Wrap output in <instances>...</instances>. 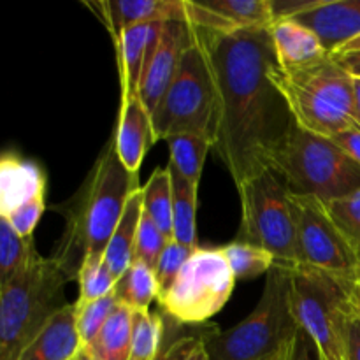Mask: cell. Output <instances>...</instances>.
Segmentation results:
<instances>
[{
  "label": "cell",
  "instance_id": "cell-1",
  "mask_svg": "<svg viewBox=\"0 0 360 360\" xmlns=\"http://www.w3.org/2000/svg\"><path fill=\"white\" fill-rule=\"evenodd\" d=\"M195 30L218 94L213 150L236 188L267 171L294 132L295 120L271 72L278 65L271 28L236 32Z\"/></svg>",
  "mask_w": 360,
  "mask_h": 360
},
{
  "label": "cell",
  "instance_id": "cell-2",
  "mask_svg": "<svg viewBox=\"0 0 360 360\" xmlns=\"http://www.w3.org/2000/svg\"><path fill=\"white\" fill-rule=\"evenodd\" d=\"M139 188V174L122 164L111 136L81 188L55 207L65 218V231L53 257L70 280H77L84 260L104 257L127 202Z\"/></svg>",
  "mask_w": 360,
  "mask_h": 360
},
{
  "label": "cell",
  "instance_id": "cell-3",
  "mask_svg": "<svg viewBox=\"0 0 360 360\" xmlns=\"http://www.w3.org/2000/svg\"><path fill=\"white\" fill-rule=\"evenodd\" d=\"M271 77L287 101L299 129L323 137L359 129L354 77L336 56L330 55L301 69L276 65Z\"/></svg>",
  "mask_w": 360,
  "mask_h": 360
},
{
  "label": "cell",
  "instance_id": "cell-4",
  "mask_svg": "<svg viewBox=\"0 0 360 360\" xmlns=\"http://www.w3.org/2000/svg\"><path fill=\"white\" fill-rule=\"evenodd\" d=\"M69 281L55 257L39 255L23 273L0 285V360H16L49 320L69 306Z\"/></svg>",
  "mask_w": 360,
  "mask_h": 360
},
{
  "label": "cell",
  "instance_id": "cell-5",
  "mask_svg": "<svg viewBox=\"0 0 360 360\" xmlns=\"http://www.w3.org/2000/svg\"><path fill=\"white\" fill-rule=\"evenodd\" d=\"M297 330L290 273L287 266L274 264L255 309L231 329L211 326L204 336V347L211 360H260L280 352Z\"/></svg>",
  "mask_w": 360,
  "mask_h": 360
},
{
  "label": "cell",
  "instance_id": "cell-6",
  "mask_svg": "<svg viewBox=\"0 0 360 360\" xmlns=\"http://www.w3.org/2000/svg\"><path fill=\"white\" fill-rule=\"evenodd\" d=\"M294 195L329 202L360 190V165L333 139L295 127L269 165Z\"/></svg>",
  "mask_w": 360,
  "mask_h": 360
},
{
  "label": "cell",
  "instance_id": "cell-7",
  "mask_svg": "<svg viewBox=\"0 0 360 360\" xmlns=\"http://www.w3.org/2000/svg\"><path fill=\"white\" fill-rule=\"evenodd\" d=\"M192 27V25H190ZM157 141L179 134L217 137L218 94L206 51L192 28V41L183 53L171 86L151 115Z\"/></svg>",
  "mask_w": 360,
  "mask_h": 360
},
{
  "label": "cell",
  "instance_id": "cell-8",
  "mask_svg": "<svg viewBox=\"0 0 360 360\" xmlns=\"http://www.w3.org/2000/svg\"><path fill=\"white\" fill-rule=\"evenodd\" d=\"M241 200L239 241L264 248L280 266H297V227L292 192L274 171L238 186Z\"/></svg>",
  "mask_w": 360,
  "mask_h": 360
},
{
  "label": "cell",
  "instance_id": "cell-9",
  "mask_svg": "<svg viewBox=\"0 0 360 360\" xmlns=\"http://www.w3.org/2000/svg\"><path fill=\"white\" fill-rule=\"evenodd\" d=\"M295 320L319 345L326 360H347L343 320L352 306V287L306 266L288 267Z\"/></svg>",
  "mask_w": 360,
  "mask_h": 360
},
{
  "label": "cell",
  "instance_id": "cell-10",
  "mask_svg": "<svg viewBox=\"0 0 360 360\" xmlns=\"http://www.w3.org/2000/svg\"><path fill=\"white\" fill-rule=\"evenodd\" d=\"M236 276L221 248H197L172 287L157 299L164 315L188 327L206 326L231 299Z\"/></svg>",
  "mask_w": 360,
  "mask_h": 360
},
{
  "label": "cell",
  "instance_id": "cell-11",
  "mask_svg": "<svg viewBox=\"0 0 360 360\" xmlns=\"http://www.w3.org/2000/svg\"><path fill=\"white\" fill-rule=\"evenodd\" d=\"M297 227V266L311 267L354 287L360 278V257L347 241L326 202L292 193Z\"/></svg>",
  "mask_w": 360,
  "mask_h": 360
},
{
  "label": "cell",
  "instance_id": "cell-12",
  "mask_svg": "<svg viewBox=\"0 0 360 360\" xmlns=\"http://www.w3.org/2000/svg\"><path fill=\"white\" fill-rule=\"evenodd\" d=\"M192 41V27L186 20L165 21L157 49L144 67L139 86V97L148 111L153 115L162 97L171 86L183 53Z\"/></svg>",
  "mask_w": 360,
  "mask_h": 360
},
{
  "label": "cell",
  "instance_id": "cell-13",
  "mask_svg": "<svg viewBox=\"0 0 360 360\" xmlns=\"http://www.w3.org/2000/svg\"><path fill=\"white\" fill-rule=\"evenodd\" d=\"M290 20L308 27L323 48L336 55L360 35V0H315Z\"/></svg>",
  "mask_w": 360,
  "mask_h": 360
},
{
  "label": "cell",
  "instance_id": "cell-14",
  "mask_svg": "<svg viewBox=\"0 0 360 360\" xmlns=\"http://www.w3.org/2000/svg\"><path fill=\"white\" fill-rule=\"evenodd\" d=\"M115 146L122 164L130 172H137L151 144L157 143L153 132V118L139 95L122 98L116 129L112 132Z\"/></svg>",
  "mask_w": 360,
  "mask_h": 360
},
{
  "label": "cell",
  "instance_id": "cell-15",
  "mask_svg": "<svg viewBox=\"0 0 360 360\" xmlns=\"http://www.w3.org/2000/svg\"><path fill=\"white\" fill-rule=\"evenodd\" d=\"M88 7L97 11V16L108 27L112 42L118 41L123 32L136 25L186 20L185 0H112L88 4Z\"/></svg>",
  "mask_w": 360,
  "mask_h": 360
},
{
  "label": "cell",
  "instance_id": "cell-16",
  "mask_svg": "<svg viewBox=\"0 0 360 360\" xmlns=\"http://www.w3.org/2000/svg\"><path fill=\"white\" fill-rule=\"evenodd\" d=\"M39 199H46V174L41 165L6 151L0 158V217L7 218Z\"/></svg>",
  "mask_w": 360,
  "mask_h": 360
},
{
  "label": "cell",
  "instance_id": "cell-17",
  "mask_svg": "<svg viewBox=\"0 0 360 360\" xmlns=\"http://www.w3.org/2000/svg\"><path fill=\"white\" fill-rule=\"evenodd\" d=\"M83 348L76 327V306L69 304L49 320L16 360H74Z\"/></svg>",
  "mask_w": 360,
  "mask_h": 360
},
{
  "label": "cell",
  "instance_id": "cell-18",
  "mask_svg": "<svg viewBox=\"0 0 360 360\" xmlns=\"http://www.w3.org/2000/svg\"><path fill=\"white\" fill-rule=\"evenodd\" d=\"M274 53L281 69H301L330 56L320 39L295 20H281L271 27Z\"/></svg>",
  "mask_w": 360,
  "mask_h": 360
},
{
  "label": "cell",
  "instance_id": "cell-19",
  "mask_svg": "<svg viewBox=\"0 0 360 360\" xmlns=\"http://www.w3.org/2000/svg\"><path fill=\"white\" fill-rule=\"evenodd\" d=\"M144 213L143 204V186L134 193L127 202L125 211L112 232L111 239L108 243V248L104 252V260L108 264L112 276L118 280L134 260V252H136V238L139 231L141 218Z\"/></svg>",
  "mask_w": 360,
  "mask_h": 360
},
{
  "label": "cell",
  "instance_id": "cell-20",
  "mask_svg": "<svg viewBox=\"0 0 360 360\" xmlns=\"http://www.w3.org/2000/svg\"><path fill=\"white\" fill-rule=\"evenodd\" d=\"M151 23H141L130 27L115 42L116 55H118L120 81H122V98L139 95L141 79L146 65L148 41H150Z\"/></svg>",
  "mask_w": 360,
  "mask_h": 360
},
{
  "label": "cell",
  "instance_id": "cell-21",
  "mask_svg": "<svg viewBox=\"0 0 360 360\" xmlns=\"http://www.w3.org/2000/svg\"><path fill=\"white\" fill-rule=\"evenodd\" d=\"M172 179V239L181 243L186 248L195 252L197 245V193L199 188L193 186L186 178H183L171 164H169Z\"/></svg>",
  "mask_w": 360,
  "mask_h": 360
},
{
  "label": "cell",
  "instance_id": "cell-22",
  "mask_svg": "<svg viewBox=\"0 0 360 360\" xmlns=\"http://www.w3.org/2000/svg\"><path fill=\"white\" fill-rule=\"evenodd\" d=\"M134 309L120 304L111 313L97 340L86 347L98 360H130Z\"/></svg>",
  "mask_w": 360,
  "mask_h": 360
},
{
  "label": "cell",
  "instance_id": "cell-23",
  "mask_svg": "<svg viewBox=\"0 0 360 360\" xmlns=\"http://www.w3.org/2000/svg\"><path fill=\"white\" fill-rule=\"evenodd\" d=\"M115 295L120 304L132 309L150 308L151 302L160 295L155 271L143 260L134 259L129 269L116 281Z\"/></svg>",
  "mask_w": 360,
  "mask_h": 360
},
{
  "label": "cell",
  "instance_id": "cell-24",
  "mask_svg": "<svg viewBox=\"0 0 360 360\" xmlns=\"http://www.w3.org/2000/svg\"><path fill=\"white\" fill-rule=\"evenodd\" d=\"M232 32L271 28L274 25L271 0H214L206 2Z\"/></svg>",
  "mask_w": 360,
  "mask_h": 360
},
{
  "label": "cell",
  "instance_id": "cell-25",
  "mask_svg": "<svg viewBox=\"0 0 360 360\" xmlns=\"http://www.w3.org/2000/svg\"><path fill=\"white\" fill-rule=\"evenodd\" d=\"M167 146L169 153H171L169 164L183 178H186L193 186L199 188L204 162L213 148V141L202 136H193V134H179V136L169 137Z\"/></svg>",
  "mask_w": 360,
  "mask_h": 360
},
{
  "label": "cell",
  "instance_id": "cell-26",
  "mask_svg": "<svg viewBox=\"0 0 360 360\" xmlns=\"http://www.w3.org/2000/svg\"><path fill=\"white\" fill-rule=\"evenodd\" d=\"M143 204L144 213L157 224L165 234V238L172 239L174 225H172V179L171 171L167 167L155 169L153 174L143 186Z\"/></svg>",
  "mask_w": 360,
  "mask_h": 360
},
{
  "label": "cell",
  "instance_id": "cell-27",
  "mask_svg": "<svg viewBox=\"0 0 360 360\" xmlns=\"http://www.w3.org/2000/svg\"><path fill=\"white\" fill-rule=\"evenodd\" d=\"M37 257L34 241L21 238L6 218H0V285L23 273Z\"/></svg>",
  "mask_w": 360,
  "mask_h": 360
},
{
  "label": "cell",
  "instance_id": "cell-28",
  "mask_svg": "<svg viewBox=\"0 0 360 360\" xmlns=\"http://www.w3.org/2000/svg\"><path fill=\"white\" fill-rule=\"evenodd\" d=\"M165 319L150 308L134 309L130 360H155L164 347Z\"/></svg>",
  "mask_w": 360,
  "mask_h": 360
},
{
  "label": "cell",
  "instance_id": "cell-29",
  "mask_svg": "<svg viewBox=\"0 0 360 360\" xmlns=\"http://www.w3.org/2000/svg\"><path fill=\"white\" fill-rule=\"evenodd\" d=\"M221 250H224L225 259H227L229 266H231L238 281L252 280V278L267 274L276 264V260L269 252L255 245H250V243L239 241V239L224 246Z\"/></svg>",
  "mask_w": 360,
  "mask_h": 360
},
{
  "label": "cell",
  "instance_id": "cell-30",
  "mask_svg": "<svg viewBox=\"0 0 360 360\" xmlns=\"http://www.w3.org/2000/svg\"><path fill=\"white\" fill-rule=\"evenodd\" d=\"M76 281L79 287V297L76 302L84 304V302L97 301V299L111 295L118 280L109 271L104 257H91V259L84 260Z\"/></svg>",
  "mask_w": 360,
  "mask_h": 360
},
{
  "label": "cell",
  "instance_id": "cell-31",
  "mask_svg": "<svg viewBox=\"0 0 360 360\" xmlns=\"http://www.w3.org/2000/svg\"><path fill=\"white\" fill-rule=\"evenodd\" d=\"M74 306H76L77 334H79L83 348H86L97 340L101 330L104 329L105 322H108L111 313L115 311V308L118 306V299H116L115 292H112L108 297L97 299V301L91 302H84V304L74 302Z\"/></svg>",
  "mask_w": 360,
  "mask_h": 360
},
{
  "label": "cell",
  "instance_id": "cell-32",
  "mask_svg": "<svg viewBox=\"0 0 360 360\" xmlns=\"http://www.w3.org/2000/svg\"><path fill=\"white\" fill-rule=\"evenodd\" d=\"M327 213L360 257V190L326 202Z\"/></svg>",
  "mask_w": 360,
  "mask_h": 360
},
{
  "label": "cell",
  "instance_id": "cell-33",
  "mask_svg": "<svg viewBox=\"0 0 360 360\" xmlns=\"http://www.w3.org/2000/svg\"><path fill=\"white\" fill-rule=\"evenodd\" d=\"M210 327L211 323H206V326L200 327L186 326L183 330H172L174 329V320H165V333L169 334L171 340H167V336L164 338V347L155 360H188L192 352L202 343Z\"/></svg>",
  "mask_w": 360,
  "mask_h": 360
},
{
  "label": "cell",
  "instance_id": "cell-34",
  "mask_svg": "<svg viewBox=\"0 0 360 360\" xmlns=\"http://www.w3.org/2000/svg\"><path fill=\"white\" fill-rule=\"evenodd\" d=\"M169 241H171V239L165 238V234L157 227V224H155L146 213H143L139 231H137L134 259L143 260L144 264H148V266L155 271L158 259H160L162 252H164L165 245H167Z\"/></svg>",
  "mask_w": 360,
  "mask_h": 360
},
{
  "label": "cell",
  "instance_id": "cell-35",
  "mask_svg": "<svg viewBox=\"0 0 360 360\" xmlns=\"http://www.w3.org/2000/svg\"><path fill=\"white\" fill-rule=\"evenodd\" d=\"M192 253L193 250L186 248L181 243L174 241V239H171V241L165 245L164 252H162L160 259H158L157 262V267H155V276H157L160 295L172 287V283H174L176 278L179 276L183 266H185L186 260L192 257ZM160 295H158V297H160Z\"/></svg>",
  "mask_w": 360,
  "mask_h": 360
},
{
  "label": "cell",
  "instance_id": "cell-36",
  "mask_svg": "<svg viewBox=\"0 0 360 360\" xmlns=\"http://www.w3.org/2000/svg\"><path fill=\"white\" fill-rule=\"evenodd\" d=\"M44 210H46L44 199H39V200H34V202L21 206L20 210L11 213L6 220L13 225V229L21 236V238L32 239L35 227H37L42 214H44Z\"/></svg>",
  "mask_w": 360,
  "mask_h": 360
},
{
  "label": "cell",
  "instance_id": "cell-37",
  "mask_svg": "<svg viewBox=\"0 0 360 360\" xmlns=\"http://www.w3.org/2000/svg\"><path fill=\"white\" fill-rule=\"evenodd\" d=\"M281 360H326L319 345L315 343L311 336L304 329L299 327L290 341L285 345Z\"/></svg>",
  "mask_w": 360,
  "mask_h": 360
},
{
  "label": "cell",
  "instance_id": "cell-38",
  "mask_svg": "<svg viewBox=\"0 0 360 360\" xmlns=\"http://www.w3.org/2000/svg\"><path fill=\"white\" fill-rule=\"evenodd\" d=\"M343 343L347 360H360V313L354 306L343 320Z\"/></svg>",
  "mask_w": 360,
  "mask_h": 360
},
{
  "label": "cell",
  "instance_id": "cell-39",
  "mask_svg": "<svg viewBox=\"0 0 360 360\" xmlns=\"http://www.w3.org/2000/svg\"><path fill=\"white\" fill-rule=\"evenodd\" d=\"M315 0H271V9H273L274 23L281 20H290L297 16L302 11L308 9Z\"/></svg>",
  "mask_w": 360,
  "mask_h": 360
},
{
  "label": "cell",
  "instance_id": "cell-40",
  "mask_svg": "<svg viewBox=\"0 0 360 360\" xmlns=\"http://www.w3.org/2000/svg\"><path fill=\"white\" fill-rule=\"evenodd\" d=\"M333 139L348 157L352 158L354 162H357L360 165V130L359 129H348L343 130L340 134H334Z\"/></svg>",
  "mask_w": 360,
  "mask_h": 360
},
{
  "label": "cell",
  "instance_id": "cell-41",
  "mask_svg": "<svg viewBox=\"0 0 360 360\" xmlns=\"http://www.w3.org/2000/svg\"><path fill=\"white\" fill-rule=\"evenodd\" d=\"M333 56H336V60L341 63V67H343L352 77H359L360 79V51H352V53H345V55H333Z\"/></svg>",
  "mask_w": 360,
  "mask_h": 360
},
{
  "label": "cell",
  "instance_id": "cell-42",
  "mask_svg": "<svg viewBox=\"0 0 360 360\" xmlns=\"http://www.w3.org/2000/svg\"><path fill=\"white\" fill-rule=\"evenodd\" d=\"M354 86H355V118H357V125L360 129V79L354 77Z\"/></svg>",
  "mask_w": 360,
  "mask_h": 360
},
{
  "label": "cell",
  "instance_id": "cell-43",
  "mask_svg": "<svg viewBox=\"0 0 360 360\" xmlns=\"http://www.w3.org/2000/svg\"><path fill=\"white\" fill-rule=\"evenodd\" d=\"M188 360H211L210 354H207V350H206V347H204V340H202V343H200L199 347H197L195 350L192 352V355H190Z\"/></svg>",
  "mask_w": 360,
  "mask_h": 360
},
{
  "label": "cell",
  "instance_id": "cell-44",
  "mask_svg": "<svg viewBox=\"0 0 360 360\" xmlns=\"http://www.w3.org/2000/svg\"><path fill=\"white\" fill-rule=\"evenodd\" d=\"M350 299H352V306L360 313V278L357 280V283L352 287L350 292Z\"/></svg>",
  "mask_w": 360,
  "mask_h": 360
},
{
  "label": "cell",
  "instance_id": "cell-45",
  "mask_svg": "<svg viewBox=\"0 0 360 360\" xmlns=\"http://www.w3.org/2000/svg\"><path fill=\"white\" fill-rule=\"evenodd\" d=\"M352 51H360V35L357 39H354L352 42H348L347 46H343L336 55H345V53H352Z\"/></svg>",
  "mask_w": 360,
  "mask_h": 360
},
{
  "label": "cell",
  "instance_id": "cell-46",
  "mask_svg": "<svg viewBox=\"0 0 360 360\" xmlns=\"http://www.w3.org/2000/svg\"><path fill=\"white\" fill-rule=\"evenodd\" d=\"M74 360H98V359L95 357V355L91 354V352L88 350V348H81L79 354L76 355V359H74Z\"/></svg>",
  "mask_w": 360,
  "mask_h": 360
},
{
  "label": "cell",
  "instance_id": "cell-47",
  "mask_svg": "<svg viewBox=\"0 0 360 360\" xmlns=\"http://www.w3.org/2000/svg\"><path fill=\"white\" fill-rule=\"evenodd\" d=\"M283 348H281L280 352H276V354L269 355V357H264V359H260V360H281V355H283Z\"/></svg>",
  "mask_w": 360,
  "mask_h": 360
}]
</instances>
